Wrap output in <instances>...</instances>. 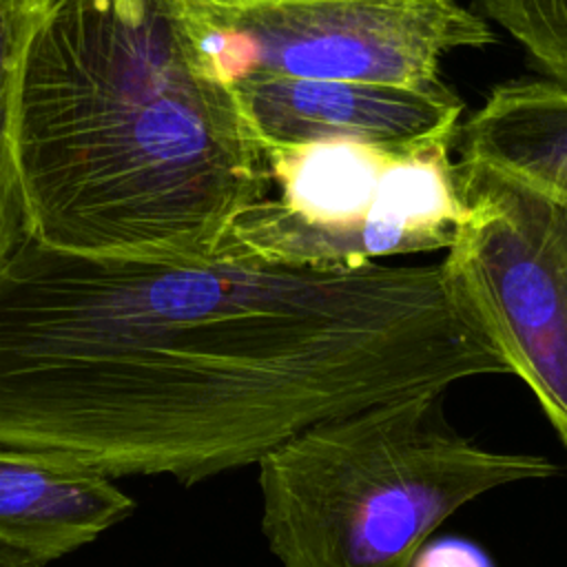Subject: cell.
Returning a JSON list of instances; mask_svg holds the SVG:
<instances>
[{
	"label": "cell",
	"instance_id": "obj_1",
	"mask_svg": "<svg viewBox=\"0 0 567 567\" xmlns=\"http://www.w3.org/2000/svg\"><path fill=\"white\" fill-rule=\"evenodd\" d=\"M509 374L443 261L295 266L217 252L0 266V445L197 485L359 410Z\"/></svg>",
	"mask_w": 567,
	"mask_h": 567
},
{
	"label": "cell",
	"instance_id": "obj_2",
	"mask_svg": "<svg viewBox=\"0 0 567 567\" xmlns=\"http://www.w3.org/2000/svg\"><path fill=\"white\" fill-rule=\"evenodd\" d=\"M13 137L29 235L71 255L208 259L270 190L266 146L184 0L49 4Z\"/></svg>",
	"mask_w": 567,
	"mask_h": 567
},
{
	"label": "cell",
	"instance_id": "obj_3",
	"mask_svg": "<svg viewBox=\"0 0 567 567\" xmlns=\"http://www.w3.org/2000/svg\"><path fill=\"white\" fill-rule=\"evenodd\" d=\"M443 394L317 423L259 463L261 532L281 567H412L461 507L563 467L461 434Z\"/></svg>",
	"mask_w": 567,
	"mask_h": 567
},
{
	"label": "cell",
	"instance_id": "obj_4",
	"mask_svg": "<svg viewBox=\"0 0 567 567\" xmlns=\"http://www.w3.org/2000/svg\"><path fill=\"white\" fill-rule=\"evenodd\" d=\"M452 142L268 146L270 190L219 252L332 268L450 248L467 213Z\"/></svg>",
	"mask_w": 567,
	"mask_h": 567
},
{
	"label": "cell",
	"instance_id": "obj_5",
	"mask_svg": "<svg viewBox=\"0 0 567 567\" xmlns=\"http://www.w3.org/2000/svg\"><path fill=\"white\" fill-rule=\"evenodd\" d=\"M204 55L248 75L439 89L441 58L494 42L458 0H184Z\"/></svg>",
	"mask_w": 567,
	"mask_h": 567
},
{
	"label": "cell",
	"instance_id": "obj_6",
	"mask_svg": "<svg viewBox=\"0 0 567 567\" xmlns=\"http://www.w3.org/2000/svg\"><path fill=\"white\" fill-rule=\"evenodd\" d=\"M465 219L445 272L567 445V204L456 164Z\"/></svg>",
	"mask_w": 567,
	"mask_h": 567
},
{
	"label": "cell",
	"instance_id": "obj_7",
	"mask_svg": "<svg viewBox=\"0 0 567 567\" xmlns=\"http://www.w3.org/2000/svg\"><path fill=\"white\" fill-rule=\"evenodd\" d=\"M264 146L363 142L419 146L456 140L463 100L445 84H385L248 75L233 82Z\"/></svg>",
	"mask_w": 567,
	"mask_h": 567
},
{
	"label": "cell",
	"instance_id": "obj_8",
	"mask_svg": "<svg viewBox=\"0 0 567 567\" xmlns=\"http://www.w3.org/2000/svg\"><path fill=\"white\" fill-rule=\"evenodd\" d=\"M133 512L135 501L84 461L0 445V549L44 567Z\"/></svg>",
	"mask_w": 567,
	"mask_h": 567
},
{
	"label": "cell",
	"instance_id": "obj_9",
	"mask_svg": "<svg viewBox=\"0 0 567 567\" xmlns=\"http://www.w3.org/2000/svg\"><path fill=\"white\" fill-rule=\"evenodd\" d=\"M465 164L492 168L567 204V86L507 82L458 124Z\"/></svg>",
	"mask_w": 567,
	"mask_h": 567
},
{
	"label": "cell",
	"instance_id": "obj_10",
	"mask_svg": "<svg viewBox=\"0 0 567 567\" xmlns=\"http://www.w3.org/2000/svg\"><path fill=\"white\" fill-rule=\"evenodd\" d=\"M42 13L38 0H0V266L31 237L13 126L22 53Z\"/></svg>",
	"mask_w": 567,
	"mask_h": 567
},
{
	"label": "cell",
	"instance_id": "obj_11",
	"mask_svg": "<svg viewBox=\"0 0 567 567\" xmlns=\"http://www.w3.org/2000/svg\"><path fill=\"white\" fill-rule=\"evenodd\" d=\"M527 51L534 66L567 86V0H472Z\"/></svg>",
	"mask_w": 567,
	"mask_h": 567
},
{
	"label": "cell",
	"instance_id": "obj_12",
	"mask_svg": "<svg viewBox=\"0 0 567 567\" xmlns=\"http://www.w3.org/2000/svg\"><path fill=\"white\" fill-rule=\"evenodd\" d=\"M412 567H494L485 551L465 540L427 543Z\"/></svg>",
	"mask_w": 567,
	"mask_h": 567
},
{
	"label": "cell",
	"instance_id": "obj_13",
	"mask_svg": "<svg viewBox=\"0 0 567 567\" xmlns=\"http://www.w3.org/2000/svg\"><path fill=\"white\" fill-rule=\"evenodd\" d=\"M0 567H40V565L29 560V558H24V556H20V554L0 549Z\"/></svg>",
	"mask_w": 567,
	"mask_h": 567
},
{
	"label": "cell",
	"instance_id": "obj_14",
	"mask_svg": "<svg viewBox=\"0 0 567 567\" xmlns=\"http://www.w3.org/2000/svg\"><path fill=\"white\" fill-rule=\"evenodd\" d=\"M38 2H40V4H42V7H44V9H47V7H49V4H53V2H55V0H38Z\"/></svg>",
	"mask_w": 567,
	"mask_h": 567
}]
</instances>
